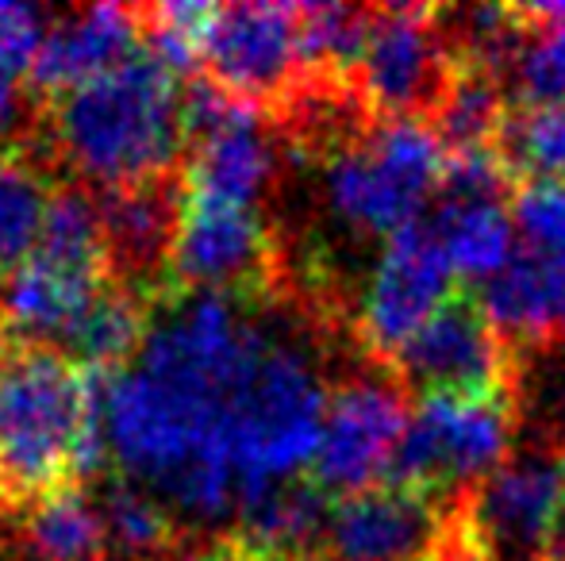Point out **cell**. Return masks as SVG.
<instances>
[{"mask_svg":"<svg viewBox=\"0 0 565 561\" xmlns=\"http://www.w3.org/2000/svg\"><path fill=\"white\" fill-rule=\"evenodd\" d=\"M266 312L243 296L185 292L150 323L139 358L100 377V434L131 485L154 493L173 516L220 524L238 516L227 454V408Z\"/></svg>","mask_w":565,"mask_h":561,"instance_id":"cell-1","label":"cell"},{"mask_svg":"<svg viewBox=\"0 0 565 561\" xmlns=\"http://www.w3.org/2000/svg\"><path fill=\"white\" fill-rule=\"evenodd\" d=\"M185 139V93L150 51L62 93L51 108L54 154L105 193L162 181Z\"/></svg>","mask_w":565,"mask_h":561,"instance_id":"cell-2","label":"cell"},{"mask_svg":"<svg viewBox=\"0 0 565 561\" xmlns=\"http://www.w3.org/2000/svg\"><path fill=\"white\" fill-rule=\"evenodd\" d=\"M100 374L51 346L0 350V500H43L105 465Z\"/></svg>","mask_w":565,"mask_h":561,"instance_id":"cell-3","label":"cell"},{"mask_svg":"<svg viewBox=\"0 0 565 561\" xmlns=\"http://www.w3.org/2000/svg\"><path fill=\"white\" fill-rule=\"evenodd\" d=\"M328 381L320 358L281 315L262 320V335L231 385L227 454L238 485V511L316 462L328 416ZM238 519V516H235Z\"/></svg>","mask_w":565,"mask_h":561,"instance_id":"cell-4","label":"cell"},{"mask_svg":"<svg viewBox=\"0 0 565 561\" xmlns=\"http://www.w3.org/2000/svg\"><path fill=\"white\" fill-rule=\"evenodd\" d=\"M105 289L108 250L100 204L82 188H54L35 255L0 281V323L20 346H66Z\"/></svg>","mask_w":565,"mask_h":561,"instance_id":"cell-5","label":"cell"},{"mask_svg":"<svg viewBox=\"0 0 565 561\" xmlns=\"http://www.w3.org/2000/svg\"><path fill=\"white\" fill-rule=\"evenodd\" d=\"M447 147L419 116L373 123L323 158L320 196L328 216L354 235H396L439 185Z\"/></svg>","mask_w":565,"mask_h":561,"instance_id":"cell-6","label":"cell"},{"mask_svg":"<svg viewBox=\"0 0 565 561\" xmlns=\"http://www.w3.org/2000/svg\"><path fill=\"white\" fill-rule=\"evenodd\" d=\"M512 431V397L427 392L416 412L408 416L388 477L393 485L427 496L435 504L450 500L461 488L477 485L504 465Z\"/></svg>","mask_w":565,"mask_h":561,"instance_id":"cell-7","label":"cell"},{"mask_svg":"<svg viewBox=\"0 0 565 561\" xmlns=\"http://www.w3.org/2000/svg\"><path fill=\"white\" fill-rule=\"evenodd\" d=\"M481 561H551L565 519V470L551 454H520L477 481L454 508Z\"/></svg>","mask_w":565,"mask_h":561,"instance_id":"cell-8","label":"cell"},{"mask_svg":"<svg viewBox=\"0 0 565 561\" xmlns=\"http://www.w3.org/2000/svg\"><path fill=\"white\" fill-rule=\"evenodd\" d=\"M185 131L193 158L185 170V196L235 208H258L277 177V139L258 105L238 100L220 85H196L185 93Z\"/></svg>","mask_w":565,"mask_h":561,"instance_id":"cell-9","label":"cell"},{"mask_svg":"<svg viewBox=\"0 0 565 561\" xmlns=\"http://www.w3.org/2000/svg\"><path fill=\"white\" fill-rule=\"evenodd\" d=\"M454 296V270L431 219L416 216L385 239L358 308V335L393 362L412 335Z\"/></svg>","mask_w":565,"mask_h":561,"instance_id":"cell-10","label":"cell"},{"mask_svg":"<svg viewBox=\"0 0 565 561\" xmlns=\"http://www.w3.org/2000/svg\"><path fill=\"white\" fill-rule=\"evenodd\" d=\"M404 427H408V404L393 377H350L328 400L320 450L312 462L316 485L339 496L377 488V481L393 470Z\"/></svg>","mask_w":565,"mask_h":561,"instance_id":"cell-11","label":"cell"},{"mask_svg":"<svg viewBox=\"0 0 565 561\" xmlns=\"http://www.w3.org/2000/svg\"><path fill=\"white\" fill-rule=\"evenodd\" d=\"M393 366L424 397H512V346L489 323L481 304L458 292L404 343Z\"/></svg>","mask_w":565,"mask_h":561,"instance_id":"cell-12","label":"cell"},{"mask_svg":"<svg viewBox=\"0 0 565 561\" xmlns=\"http://www.w3.org/2000/svg\"><path fill=\"white\" fill-rule=\"evenodd\" d=\"M454 62L443 46V28L427 8H377L362 58L354 66L358 93L385 120L439 108Z\"/></svg>","mask_w":565,"mask_h":561,"instance_id":"cell-13","label":"cell"},{"mask_svg":"<svg viewBox=\"0 0 565 561\" xmlns=\"http://www.w3.org/2000/svg\"><path fill=\"white\" fill-rule=\"evenodd\" d=\"M201 58L212 85L238 100H274L297 85L300 35L292 4H227L212 12Z\"/></svg>","mask_w":565,"mask_h":561,"instance_id":"cell-14","label":"cell"},{"mask_svg":"<svg viewBox=\"0 0 565 561\" xmlns=\"http://www.w3.org/2000/svg\"><path fill=\"white\" fill-rule=\"evenodd\" d=\"M269 227L258 208L185 196L173 227L166 270L185 292L238 296L269 273Z\"/></svg>","mask_w":565,"mask_h":561,"instance_id":"cell-15","label":"cell"},{"mask_svg":"<svg viewBox=\"0 0 565 561\" xmlns=\"http://www.w3.org/2000/svg\"><path fill=\"white\" fill-rule=\"evenodd\" d=\"M450 516L401 485L339 496L320 535L323 561H431Z\"/></svg>","mask_w":565,"mask_h":561,"instance_id":"cell-16","label":"cell"},{"mask_svg":"<svg viewBox=\"0 0 565 561\" xmlns=\"http://www.w3.org/2000/svg\"><path fill=\"white\" fill-rule=\"evenodd\" d=\"M142 35V12L124 4H89L66 12L62 20L51 23L39 58L31 66V82L39 89L62 93L93 82V77L116 69L131 54H139Z\"/></svg>","mask_w":565,"mask_h":561,"instance_id":"cell-17","label":"cell"},{"mask_svg":"<svg viewBox=\"0 0 565 561\" xmlns=\"http://www.w3.org/2000/svg\"><path fill=\"white\" fill-rule=\"evenodd\" d=\"M481 312L504 338L527 343H565V255L520 250L512 262L484 281Z\"/></svg>","mask_w":565,"mask_h":561,"instance_id":"cell-18","label":"cell"},{"mask_svg":"<svg viewBox=\"0 0 565 561\" xmlns=\"http://www.w3.org/2000/svg\"><path fill=\"white\" fill-rule=\"evenodd\" d=\"M181 201L162 185H131L113 188L100 196V231H105L108 266L147 278L150 270L166 266L178 227Z\"/></svg>","mask_w":565,"mask_h":561,"instance_id":"cell-19","label":"cell"},{"mask_svg":"<svg viewBox=\"0 0 565 561\" xmlns=\"http://www.w3.org/2000/svg\"><path fill=\"white\" fill-rule=\"evenodd\" d=\"M443 250L450 258L454 278L492 281L512 262L515 224L504 212V201H481V196H439L431 216Z\"/></svg>","mask_w":565,"mask_h":561,"instance_id":"cell-20","label":"cell"},{"mask_svg":"<svg viewBox=\"0 0 565 561\" xmlns=\"http://www.w3.org/2000/svg\"><path fill=\"white\" fill-rule=\"evenodd\" d=\"M150 323H154V315H150L147 300L139 292L127 289V284H108L93 300L89 312L82 315L74 335L66 338L70 362L100 377L108 369H127L147 343Z\"/></svg>","mask_w":565,"mask_h":561,"instance_id":"cell-21","label":"cell"},{"mask_svg":"<svg viewBox=\"0 0 565 561\" xmlns=\"http://www.w3.org/2000/svg\"><path fill=\"white\" fill-rule=\"evenodd\" d=\"M105 547V511L82 488H54L23 519V558L31 561H97Z\"/></svg>","mask_w":565,"mask_h":561,"instance_id":"cell-22","label":"cell"},{"mask_svg":"<svg viewBox=\"0 0 565 561\" xmlns=\"http://www.w3.org/2000/svg\"><path fill=\"white\" fill-rule=\"evenodd\" d=\"M331 504L323 500L320 485H285L266 493L262 500L246 504L238 511V531L246 535V547L262 554L300 558V550L320 547L323 524H328Z\"/></svg>","mask_w":565,"mask_h":561,"instance_id":"cell-23","label":"cell"},{"mask_svg":"<svg viewBox=\"0 0 565 561\" xmlns=\"http://www.w3.org/2000/svg\"><path fill=\"white\" fill-rule=\"evenodd\" d=\"M51 201L54 188L35 158L8 150L0 158V281L35 255Z\"/></svg>","mask_w":565,"mask_h":561,"instance_id":"cell-24","label":"cell"},{"mask_svg":"<svg viewBox=\"0 0 565 561\" xmlns=\"http://www.w3.org/2000/svg\"><path fill=\"white\" fill-rule=\"evenodd\" d=\"M512 408L535 439L565 442V343H527L512 350Z\"/></svg>","mask_w":565,"mask_h":561,"instance_id":"cell-25","label":"cell"},{"mask_svg":"<svg viewBox=\"0 0 565 561\" xmlns=\"http://www.w3.org/2000/svg\"><path fill=\"white\" fill-rule=\"evenodd\" d=\"M435 112H439V128L435 131H439L443 147H447V154H458V150L497 147L508 108L497 77L454 62L450 85Z\"/></svg>","mask_w":565,"mask_h":561,"instance_id":"cell-26","label":"cell"},{"mask_svg":"<svg viewBox=\"0 0 565 561\" xmlns=\"http://www.w3.org/2000/svg\"><path fill=\"white\" fill-rule=\"evenodd\" d=\"M370 8L350 4H305L297 8L300 35V66L323 77L354 74L362 58L365 35H370Z\"/></svg>","mask_w":565,"mask_h":561,"instance_id":"cell-27","label":"cell"},{"mask_svg":"<svg viewBox=\"0 0 565 561\" xmlns=\"http://www.w3.org/2000/svg\"><path fill=\"white\" fill-rule=\"evenodd\" d=\"M497 154L508 173L531 181H565V105L512 108L497 139Z\"/></svg>","mask_w":565,"mask_h":561,"instance_id":"cell-28","label":"cell"},{"mask_svg":"<svg viewBox=\"0 0 565 561\" xmlns=\"http://www.w3.org/2000/svg\"><path fill=\"white\" fill-rule=\"evenodd\" d=\"M105 511V535L127 558H158L173 542V511L154 493L119 481L100 496Z\"/></svg>","mask_w":565,"mask_h":561,"instance_id":"cell-29","label":"cell"},{"mask_svg":"<svg viewBox=\"0 0 565 561\" xmlns=\"http://www.w3.org/2000/svg\"><path fill=\"white\" fill-rule=\"evenodd\" d=\"M523 20H527V39L515 54L508 82L523 100V108L565 105V23L535 20L527 12Z\"/></svg>","mask_w":565,"mask_h":561,"instance_id":"cell-30","label":"cell"},{"mask_svg":"<svg viewBox=\"0 0 565 561\" xmlns=\"http://www.w3.org/2000/svg\"><path fill=\"white\" fill-rule=\"evenodd\" d=\"M512 224L531 250L565 255V181H527L512 201Z\"/></svg>","mask_w":565,"mask_h":561,"instance_id":"cell-31","label":"cell"},{"mask_svg":"<svg viewBox=\"0 0 565 561\" xmlns=\"http://www.w3.org/2000/svg\"><path fill=\"white\" fill-rule=\"evenodd\" d=\"M46 31H51V15L43 8L0 0V77L15 82L20 74H31Z\"/></svg>","mask_w":565,"mask_h":561,"instance_id":"cell-32","label":"cell"},{"mask_svg":"<svg viewBox=\"0 0 565 561\" xmlns=\"http://www.w3.org/2000/svg\"><path fill=\"white\" fill-rule=\"evenodd\" d=\"M20 128H23V97L15 89V82L0 77V158L8 154V147L20 136Z\"/></svg>","mask_w":565,"mask_h":561,"instance_id":"cell-33","label":"cell"},{"mask_svg":"<svg viewBox=\"0 0 565 561\" xmlns=\"http://www.w3.org/2000/svg\"><path fill=\"white\" fill-rule=\"evenodd\" d=\"M220 561H300V558H281V554H262V550H250V547H243V550H231V554H224Z\"/></svg>","mask_w":565,"mask_h":561,"instance_id":"cell-34","label":"cell"},{"mask_svg":"<svg viewBox=\"0 0 565 561\" xmlns=\"http://www.w3.org/2000/svg\"><path fill=\"white\" fill-rule=\"evenodd\" d=\"M527 15L535 20H551V23H565V4H535V8H523Z\"/></svg>","mask_w":565,"mask_h":561,"instance_id":"cell-35","label":"cell"},{"mask_svg":"<svg viewBox=\"0 0 565 561\" xmlns=\"http://www.w3.org/2000/svg\"><path fill=\"white\" fill-rule=\"evenodd\" d=\"M150 561H220V558L204 554V550H166V554H158Z\"/></svg>","mask_w":565,"mask_h":561,"instance_id":"cell-36","label":"cell"},{"mask_svg":"<svg viewBox=\"0 0 565 561\" xmlns=\"http://www.w3.org/2000/svg\"><path fill=\"white\" fill-rule=\"evenodd\" d=\"M0 561H20L15 554H8V550H0Z\"/></svg>","mask_w":565,"mask_h":561,"instance_id":"cell-37","label":"cell"},{"mask_svg":"<svg viewBox=\"0 0 565 561\" xmlns=\"http://www.w3.org/2000/svg\"><path fill=\"white\" fill-rule=\"evenodd\" d=\"M562 470H565V454H562Z\"/></svg>","mask_w":565,"mask_h":561,"instance_id":"cell-38","label":"cell"}]
</instances>
